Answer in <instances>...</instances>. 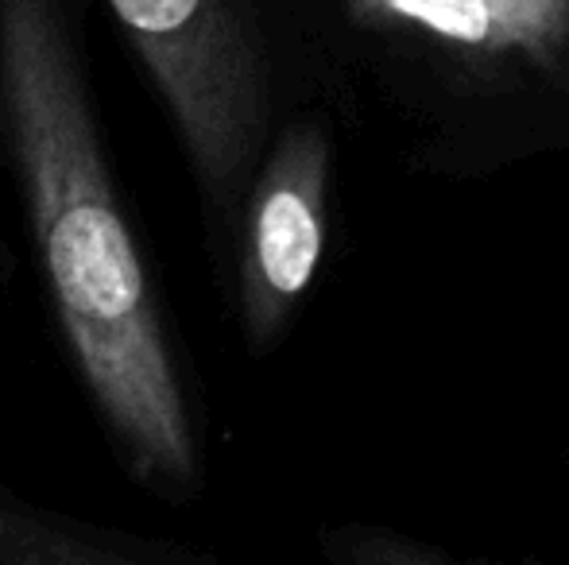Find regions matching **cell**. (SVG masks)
I'll use <instances>...</instances> for the list:
<instances>
[{"instance_id":"1","label":"cell","mask_w":569,"mask_h":565,"mask_svg":"<svg viewBox=\"0 0 569 565\" xmlns=\"http://www.w3.org/2000/svg\"><path fill=\"white\" fill-rule=\"evenodd\" d=\"M0 113L78 372L140 481L194 488L198 445L120 213L62 0H0Z\"/></svg>"},{"instance_id":"5","label":"cell","mask_w":569,"mask_h":565,"mask_svg":"<svg viewBox=\"0 0 569 565\" xmlns=\"http://www.w3.org/2000/svg\"><path fill=\"white\" fill-rule=\"evenodd\" d=\"M174 551L132 535L78 527L62 515H47L0 496V562L12 565H159Z\"/></svg>"},{"instance_id":"3","label":"cell","mask_w":569,"mask_h":565,"mask_svg":"<svg viewBox=\"0 0 569 565\" xmlns=\"http://www.w3.org/2000/svg\"><path fill=\"white\" fill-rule=\"evenodd\" d=\"M330 137L299 121L276 140L248 198L240 249V322L256 353H268L307 294L326 249Z\"/></svg>"},{"instance_id":"6","label":"cell","mask_w":569,"mask_h":565,"mask_svg":"<svg viewBox=\"0 0 569 565\" xmlns=\"http://www.w3.org/2000/svg\"><path fill=\"white\" fill-rule=\"evenodd\" d=\"M330 554L333 558H349V562H365V565H376V562H438L442 554L438 551H427V546H415V543H403L399 535H388V531H345L341 538H330Z\"/></svg>"},{"instance_id":"4","label":"cell","mask_w":569,"mask_h":565,"mask_svg":"<svg viewBox=\"0 0 569 565\" xmlns=\"http://www.w3.org/2000/svg\"><path fill=\"white\" fill-rule=\"evenodd\" d=\"M365 28L415 31L457 54H531L558 62L569 54V0H349Z\"/></svg>"},{"instance_id":"2","label":"cell","mask_w":569,"mask_h":565,"mask_svg":"<svg viewBox=\"0 0 569 565\" xmlns=\"http://www.w3.org/2000/svg\"><path fill=\"white\" fill-rule=\"evenodd\" d=\"M156 82L202 190L229 202L271 121V67L252 0H109Z\"/></svg>"}]
</instances>
